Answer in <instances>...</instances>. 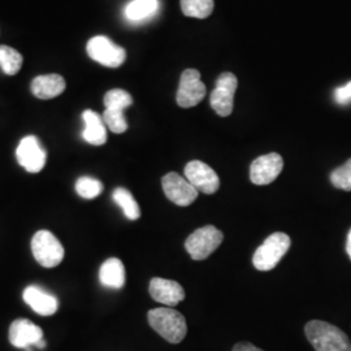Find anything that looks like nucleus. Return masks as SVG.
I'll return each mask as SVG.
<instances>
[{"label": "nucleus", "mask_w": 351, "mask_h": 351, "mask_svg": "<svg viewBox=\"0 0 351 351\" xmlns=\"http://www.w3.org/2000/svg\"><path fill=\"white\" fill-rule=\"evenodd\" d=\"M304 333L316 351H351L349 337L339 328L326 322H308Z\"/></svg>", "instance_id": "nucleus-1"}, {"label": "nucleus", "mask_w": 351, "mask_h": 351, "mask_svg": "<svg viewBox=\"0 0 351 351\" xmlns=\"http://www.w3.org/2000/svg\"><path fill=\"white\" fill-rule=\"evenodd\" d=\"M147 319L151 328L171 343H180L188 333L184 315L169 307L150 310Z\"/></svg>", "instance_id": "nucleus-2"}, {"label": "nucleus", "mask_w": 351, "mask_h": 351, "mask_svg": "<svg viewBox=\"0 0 351 351\" xmlns=\"http://www.w3.org/2000/svg\"><path fill=\"white\" fill-rule=\"evenodd\" d=\"M290 237L285 233L276 232L264 241L252 256V264L258 271L267 272L276 267L290 249Z\"/></svg>", "instance_id": "nucleus-3"}, {"label": "nucleus", "mask_w": 351, "mask_h": 351, "mask_svg": "<svg viewBox=\"0 0 351 351\" xmlns=\"http://www.w3.org/2000/svg\"><path fill=\"white\" fill-rule=\"evenodd\" d=\"M32 251L38 264L45 268H53L63 262V245L50 230H38L32 239Z\"/></svg>", "instance_id": "nucleus-4"}, {"label": "nucleus", "mask_w": 351, "mask_h": 351, "mask_svg": "<svg viewBox=\"0 0 351 351\" xmlns=\"http://www.w3.org/2000/svg\"><path fill=\"white\" fill-rule=\"evenodd\" d=\"M223 242V233L213 226H203L193 232L185 242V247L194 261H204Z\"/></svg>", "instance_id": "nucleus-5"}, {"label": "nucleus", "mask_w": 351, "mask_h": 351, "mask_svg": "<svg viewBox=\"0 0 351 351\" xmlns=\"http://www.w3.org/2000/svg\"><path fill=\"white\" fill-rule=\"evenodd\" d=\"M86 50L94 62L108 68H119L125 62L126 51L104 36L91 38L88 42Z\"/></svg>", "instance_id": "nucleus-6"}, {"label": "nucleus", "mask_w": 351, "mask_h": 351, "mask_svg": "<svg viewBox=\"0 0 351 351\" xmlns=\"http://www.w3.org/2000/svg\"><path fill=\"white\" fill-rule=\"evenodd\" d=\"M237 77L226 72L216 80V88H213L210 97V104L213 111L221 117H226L233 112L234 94L237 90Z\"/></svg>", "instance_id": "nucleus-7"}, {"label": "nucleus", "mask_w": 351, "mask_h": 351, "mask_svg": "<svg viewBox=\"0 0 351 351\" xmlns=\"http://www.w3.org/2000/svg\"><path fill=\"white\" fill-rule=\"evenodd\" d=\"M206 97V86L201 81V73L197 69H186L180 78L176 101L182 108H191L199 104Z\"/></svg>", "instance_id": "nucleus-8"}, {"label": "nucleus", "mask_w": 351, "mask_h": 351, "mask_svg": "<svg viewBox=\"0 0 351 351\" xmlns=\"http://www.w3.org/2000/svg\"><path fill=\"white\" fill-rule=\"evenodd\" d=\"M16 156L19 164L25 168L29 173L40 172L47 160L46 150L34 136H26L20 141L16 150Z\"/></svg>", "instance_id": "nucleus-9"}, {"label": "nucleus", "mask_w": 351, "mask_h": 351, "mask_svg": "<svg viewBox=\"0 0 351 351\" xmlns=\"http://www.w3.org/2000/svg\"><path fill=\"white\" fill-rule=\"evenodd\" d=\"M165 197L177 206L186 207L198 198V190L194 188L186 178L178 173L171 172L162 178Z\"/></svg>", "instance_id": "nucleus-10"}, {"label": "nucleus", "mask_w": 351, "mask_h": 351, "mask_svg": "<svg viewBox=\"0 0 351 351\" xmlns=\"http://www.w3.org/2000/svg\"><path fill=\"white\" fill-rule=\"evenodd\" d=\"M282 168L284 160L276 152L259 156L251 163V182L255 185H268L276 180Z\"/></svg>", "instance_id": "nucleus-11"}, {"label": "nucleus", "mask_w": 351, "mask_h": 351, "mask_svg": "<svg viewBox=\"0 0 351 351\" xmlns=\"http://www.w3.org/2000/svg\"><path fill=\"white\" fill-rule=\"evenodd\" d=\"M185 177L189 182L204 194H213L220 188V178L210 165L193 160L185 167Z\"/></svg>", "instance_id": "nucleus-12"}, {"label": "nucleus", "mask_w": 351, "mask_h": 351, "mask_svg": "<svg viewBox=\"0 0 351 351\" xmlns=\"http://www.w3.org/2000/svg\"><path fill=\"white\" fill-rule=\"evenodd\" d=\"M40 339H43L42 328L27 319H17L10 326V342L17 349L36 346Z\"/></svg>", "instance_id": "nucleus-13"}, {"label": "nucleus", "mask_w": 351, "mask_h": 351, "mask_svg": "<svg viewBox=\"0 0 351 351\" xmlns=\"http://www.w3.org/2000/svg\"><path fill=\"white\" fill-rule=\"evenodd\" d=\"M149 291L154 301L163 303L168 307H173L185 298V290L178 282L160 277L151 280Z\"/></svg>", "instance_id": "nucleus-14"}, {"label": "nucleus", "mask_w": 351, "mask_h": 351, "mask_svg": "<svg viewBox=\"0 0 351 351\" xmlns=\"http://www.w3.org/2000/svg\"><path fill=\"white\" fill-rule=\"evenodd\" d=\"M23 298L34 313L42 316L53 315L59 308L58 298L37 285L27 287L24 290Z\"/></svg>", "instance_id": "nucleus-15"}, {"label": "nucleus", "mask_w": 351, "mask_h": 351, "mask_svg": "<svg viewBox=\"0 0 351 351\" xmlns=\"http://www.w3.org/2000/svg\"><path fill=\"white\" fill-rule=\"evenodd\" d=\"M65 80L60 75H38L32 82V93L39 99H52L63 94Z\"/></svg>", "instance_id": "nucleus-16"}, {"label": "nucleus", "mask_w": 351, "mask_h": 351, "mask_svg": "<svg viewBox=\"0 0 351 351\" xmlns=\"http://www.w3.org/2000/svg\"><path fill=\"white\" fill-rule=\"evenodd\" d=\"M82 120L85 123L82 138L93 146L104 145L107 142V130L101 114L93 110H86L82 113Z\"/></svg>", "instance_id": "nucleus-17"}, {"label": "nucleus", "mask_w": 351, "mask_h": 351, "mask_svg": "<svg viewBox=\"0 0 351 351\" xmlns=\"http://www.w3.org/2000/svg\"><path fill=\"white\" fill-rule=\"evenodd\" d=\"M101 284L106 288L121 289L125 285V267L117 258H110L99 269Z\"/></svg>", "instance_id": "nucleus-18"}, {"label": "nucleus", "mask_w": 351, "mask_h": 351, "mask_svg": "<svg viewBox=\"0 0 351 351\" xmlns=\"http://www.w3.org/2000/svg\"><path fill=\"white\" fill-rule=\"evenodd\" d=\"M159 11V0H132L125 7V19L130 23H142Z\"/></svg>", "instance_id": "nucleus-19"}, {"label": "nucleus", "mask_w": 351, "mask_h": 351, "mask_svg": "<svg viewBox=\"0 0 351 351\" xmlns=\"http://www.w3.org/2000/svg\"><path fill=\"white\" fill-rule=\"evenodd\" d=\"M113 201L123 210L129 220H137L141 216L138 203L132 195L129 190L124 188H117L112 194Z\"/></svg>", "instance_id": "nucleus-20"}, {"label": "nucleus", "mask_w": 351, "mask_h": 351, "mask_svg": "<svg viewBox=\"0 0 351 351\" xmlns=\"http://www.w3.org/2000/svg\"><path fill=\"white\" fill-rule=\"evenodd\" d=\"M23 66V55L8 46H0V68L5 75H14Z\"/></svg>", "instance_id": "nucleus-21"}, {"label": "nucleus", "mask_w": 351, "mask_h": 351, "mask_svg": "<svg viewBox=\"0 0 351 351\" xmlns=\"http://www.w3.org/2000/svg\"><path fill=\"white\" fill-rule=\"evenodd\" d=\"M213 0H181L182 13L188 17L206 19L213 11Z\"/></svg>", "instance_id": "nucleus-22"}, {"label": "nucleus", "mask_w": 351, "mask_h": 351, "mask_svg": "<svg viewBox=\"0 0 351 351\" xmlns=\"http://www.w3.org/2000/svg\"><path fill=\"white\" fill-rule=\"evenodd\" d=\"M75 191L84 199H94L103 191V184L93 177H80L75 182Z\"/></svg>", "instance_id": "nucleus-23"}, {"label": "nucleus", "mask_w": 351, "mask_h": 351, "mask_svg": "<svg viewBox=\"0 0 351 351\" xmlns=\"http://www.w3.org/2000/svg\"><path fill=\"white\" fill-rule=\"evenodd\" d=\"M132 103L133 98L130 97V94L121 88H113L104 95L106 110L124 111L129 106H132Z\"/></svg>", "instance_id": "nucleus-24"}, {"label": "nucleus", "mask_w": 351, "mask_h": 351, "mask_svg": "<svg viewBox=\"0 0 351 351\" xmlns=\"http://www.w3.org/2000/svg\"><path fill=\"white\" fill-rule=\"evenodd\" d=\"M101 117L106 126L114 134H121L128 130V123L124 116V111L106 110Z\"/></svg>", "instance_id": "nucleus-25"}, {"label": "nucleus", "mask_w": 351, "mask_h": 351, "mask_svg": "<svg viewBox=\"0 0 351 351\" xmlns=\"http://www.w3.org/2000/svg\"><path fill=\"white\" fill-rule=\"evenodd\" d=\"M330 182L335 188L351 191V159L330 173Z\"/></svg>", "instance_id": "nucleus-26"}, {"label": "nucleus", "mask_w": 351, "mask_h": 351, "mask_svg": "<svg viewBox=\"0 0 351 351\" xmlns=\"http://www.w3.org/2000/svg\"><path fill=\"white\" fill-rule=\"evenodd\" d=\"M333 98L335 101L339 104V106H346V104H350L351 103V81L349 84L337 88L335 90V94H333Z\"/></svg>", "instance_id": "nucleus-27"}, {"label": "nucleus", "mask_w": 351, "mask_h": 351, "mask_svg": "<svg viewBox=\"0 0 351 351\" xmlns=\"http://www.w3.org/2000/svg\"><path fill=\"white\" fill-rule=\"evenodd\" d=\"M233 351H264L262 349H258L256 346H254L252 343H249V342H239L237 343L234 348H233Z\"/></svg>", "instance_id": "nucleus-28"}, {"label": "nucleus", "mask_w": 351, "mask_h": 351, "mask_svg": "<svg viewBox=\"0 0 351 351\" xmlns=\"http://www.w3.org/2000/svg\"><path fill=\"white\" fill-rule=\"evenodd\" d=\"M346 251H348V255L350 256L351 259V229L348 234V241H346Z\"/></svg>", "instance_id": "nucleus-29"}, {"label": "nucleus", "mask_w": 351, "mask_h": 351, "mask_svg": "<svg viewBox=\"0 0 351 351\" xmlns=\"http://www.w3.org/2000/svg\"><path fill=\"white\" fill-rule=\"evenodd\" d=\"M36 348H38V349H45V348H46V341H45V339H40L37 345H36Z\"/></svg>", "instance_id": "nucleus-30"}, {"label": "nucleus", "mask_w": 351, "mask_h": 351, "mask_svg": "<svg viewBox=\"0 0 351 351\" xmlns=\"http://www.w3.org/2000/svg\"><path fill=\"white\" fill-rule=\"evenodd\" d=\"M25 351H33V350H32V348H27V349H25Z\"/></svg>", "instance_id": "nucleus-31"}]
</instances>
